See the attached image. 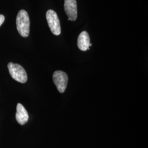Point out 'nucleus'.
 Segmentation results:
<instances>
[{
	"instance_id": "1",
	"label": "nucleus",
	"mask_w": 148,
	"mask_h": 148,
	"mask_svg": "<svg viewBox=\"0 0 148 148\" xmlns=\"http://www.w3.org/2000/svg\"><path fill=\"white\" fill-rule=\"evenodd\" d=\"M16 29L22 37H28L30 32V19L27 11L21 10L16 19Z\"/></svg>"
},
{
	"instance_id": "2",
	"label": "nucleus",
	"mask_w": 148,
	"mask_h": 148,
	"mask_svg": "<svg viewBox=\"0 0 148 148\" xmlns=\"http://www.w3.org/2000/svg\"><path fill=\"white\" fill-rule=\"evenodd\" d=\"M8 68L11 77L13 79L22 84L27 82V72L21 65L11 62L8 64Z\"/></svg>"
},
{
	"instance_id": "3",
	"label": "nucleus",
	"mask_w": 148,
	"mask_h": 148,
	"mask_svg": "<svg viewBox=\"0 0 148 148\" xmlns=\"http://www.w3.org/2000/svg\"><path fill=\"white\" fill-rule=\"evenodd\" d=\"M46 19L52 32L54 35H59L61 33V27L57 13L52 10H49L46 13Z\"/></svg>"
},
{
	"instance_id": "4",
	"label": "nucleus",
	"mask_w": 148,
	"mask_h": 148,
	"mask_svg": "<svg viewBox=\"0 0 148 148\" xmlns=\"http://www.w3.org/2000/svg\"><path fill=\"white\" fill-rule=\"evenodd\" d=\"M53 80L59 92L64 93L66 90L68 81V77L66 74L60 70L56 71L53 74Z\"/></svg>"
},
{
	"instance_id": "5",
	"label": "nucleus",
	"mask_w": 148,
	"mask_h": 148,
	"mask_svg": "<svg viewBox=\"0 0 148 148\" xmlns=\"http://www.w3.org/2000/svg\"><path fill=\"white\" fill-rule=\"evenodd\" d=\"M64 7L68 16V21H75L77 16L76 0H64Z\"/></svg>"
},
{
	"instance_id": "6",
	"label": "nucleus",
	"mask_w": 148,
	"mask_h": 148,
	"mask_svg": "<svg viewBox=\"0 0 148 148\" xmlns=\"http://www.w3.org/2000/svg\"><path fill=\"white\" fill-rule=\"evenodd\" d=\"M16 121L21 125L26 123L29 120V115L27 110L21 103H18L16 106Z\"/></svg>"
},
{
	"instance_id": "7",
	"label": "nucleus",
	"mask_w": 148,
	"mask_h": 148,
	"mask_svg": "<svg viewBox=\"0 0 148 148\" xmlns=\"http://www.w3.org/2000/svg\"><path fill=\"white\" fill-rule=\"evenodd\" d=\"M90 38L88 33L84 31L80 33L77 39V46L80 50L86 51L90 49Z\"/></svg>"
},
{
	"instance_id": "8",
	"label": "nucleus",
	"mask_w": 148,
	"mask_h": 148,
	"mask_svg": "<svg viewBox=\"0 0 148 148\" xmlns=\"http://www.w3.org/2000/svg\"><path fill=\"white\" fill-rule=\"evenodd\" d=\"M5 18L4 16H3L2 14H0V27L1 26V25L5 21Z\"/></svg>"
},
{
	"instance_id": "9",
	"label": "nucleus",
	"mask_w": 148,
	"mask_h": 148,
	"mask_svg": "<svg viewBox=\"0 0 148 148\" xmlns=\"http://www.w3.org/2000/svg\"><path fill=\"white\" fill-rule=\"evenodd\" d=\"M92 44H91V43H90V46H92Z\"/></svg>"
}]
</instances>
